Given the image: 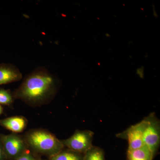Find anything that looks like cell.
<instances>
[{
	"label": "cell",
	"instance_id": "cell-1",
	"mask_svg": "<svg viewBox=\"0 0 160 160\" xmlns=\"http://www.w3.org/2000/svg\"><path fill=\"white\" fill-rule=\"evenodd\" d=\"M58 80L46 68L39 67L24 78L13 92L15 98L32 106H39L51 100L58 90Z\"/></svg>",
	"mask_w": 160,
	"mask_h": 160
},
{
	"label": "cell",
	"instance_id": "cell-2",
	"mask_svg": "<svg viewBox=\"0 0 160 160\" xmlns=\"http://www.w3.org/2000/svg\"><path fill=\"white\" fill-rule=\"evenodd\" d=\"M27 146L38 153L51 158L64 148L62 141L48 131L42 129L30 131L25 137Z\"/></svg>",
	"mask_w": 160,
	"mask_h": 160
},
{
	"label": "cell",
	"instance_id": "cell-3",
	"mask_svg": "<svg viewBox=\"0 0 160 160\" xmlns=\"http://www.w3.org/2000/svg\"><path fill=\"white\" fill-rule=\"evenodd\" d=\"M144 120L145 125L143 131V142L154 157L160 146V122L154 113H150Z\"/></svg>",
	"mask_w": 160,
	"mask_h": 160
},
{
	"label": "cell",
	"instance_id": "cell-4",
	"mask_svg": "<svg viewBox=\"0 0 160 160\" xmlns=\"http://www.w3.org/2000/svg\"><path fill=\"white\" fill-rule=\"evenodd\" d=\"M94 133L90 130H77L72 136L62 141L64 147L69 150L84 154L92 146Z\"/></svg>",
	"mask_w": 160,
	"mask_h": 160
},
{
	"label": "cell",
	"instance_id": "cell-5",
	"mask_svg": "<svg viewBox=\"0 0 160 160\" xmlns=\"http://www.w3.org/2000/svg\"><path fill=\"white\" fill-rule=\"evenodd\" d=\"M0 139L7 160H15L26 151V141L18 135L1 134Z\"/></svg>",
	"mask_w": 160,
	"mask_h": 160
},
{
	"label": "cell",
	"instance_id": "cell-6",
	"mask_svg": "<svg viewBox=\"0 0 160 160\" xmlns=\"http://www.w3.org/2000/svg\"><path fill=\"white\" fill-rule=\"evenodd\" d=\"M145 125V121L143 119L139 123L130 126L118 134V137L126 139L128 141V150L138 149L145 145L143 139Z\"/></svg>",
	"mask_w": 160,
	"mask_h": 160
},
{
	"label": "cell",
	"instance_id": "cell-7",
	"mask_svg": "<svg viewBox=\"0 0 160 160\" xmlns=\"http://www.w3.org/2000/svg\"><path fill=\"white\" fill-rule=\"evenodd\" d=\"M22 74L16 66L12 64H0V86L18 82Z\"/></svg>",
	"mask_w": 160,
	"mask_h": 160
},
{
	"label": "cell",
	"instance_id": "cell-8",
	"mask_svg": "<svg viewBox=\"0 0 160 160\" xmlns=\"http://www.w3.org/2000/svg\"><path fill=\"white\" fill-rule=\"evenodd\" d=\"M0 125L12 132L18 133L26 128L27 121L23 117H11L0 120Z\"/></svg>",
	"mask_w": 160,
	"mask_h": 160
},
{
	"label": "cell",
	"instance_id": "cell-9",
	"mask_svg": "<svg viewBox=\"0 0 160 160\" xmlns=\"http://www.w3.org/2000/svg\"><path fill=\"white\" fill-rule=\"evenodd\" d=\"M153 158L152 152L145 145L138 149L127 151L128 160H152Z\"/></svg>",
	"mask_w": 160,
	"mask_h": 160
},
{
	"label": "cell",
	"instance_id": "cell-10",
	"mask_svg": "<svg viewBox=\"0 0 160 160\" xmlns=\"http://www.w3.org/2000/svg\"><path fill=\"white\" fill-rule=\"evenodd\" d=\"M84 154L72 151L69 149L62 150L49 160H83Z\"/></svg>",
	"mask_w": 160,
	"mask_h": 160
},
{
	"label": "cell",
	"instance_id": "cell-11",
	"mask_svg": "<svg viewBox=\"0 0 160 160\" xmlns=\"http://www.w3.org/2000/svg\"><path fill=\"white\" fill-rule=\"evenodd\" d=\"M83 160H105L104 152L101 148L92 146L84 153Z\"/></svg>",
	"mask_w": 160,
	"mask_h": 160
},
{
	"label": "cell",
	"instance_id": "cell-12",
	"mask_svg": "<svg viewBox=\"0 0 160 160\" xmlns=\"http://www.w3.org/2000/svg\"><path fill=\"white\" fill-rule=\"evenodd\" d=\"M13 95L8 90L4 89H0V104L1 105L9 106L13 102Z\"/></svg>",
	"mask_w": 160,
	"mask_h": 160
},
{
	"label": "cell",
	"instance_id": "cell-13",
	"mask_svg": "<svg viewBox=\"0 0 160 160\" xmlns=\"http://www.w3.org/2000/svg\"><path fill=\"white\" fill-rule=\"evenodd\" d=\"M14 160H37L31 153L25 152L22 155Z\"/></svg>",
	"mask_w": 160,
	"mask_h": 160
},
{
	"label": "cell",
	"instance_id": "cell-14",
	"mask_svg": "<svg viewBox=\"0 0 160 160\" xmlns=\"http://www.w3.org/2000/svg\"><path fill=\"white\" fill-rule=\"evenodd\" d=\"M0 160H7L1 139H0Z\"/></svg>",
	"mask_w": 160,
	"mask_h": 160
},
{
	"label": "cell",
	"instance_id": "cell-15",
	"mask_svg": "<svg viewBox=\"0 0 160 160\" xmlns=\"http://www.w3.org/2000/svg\"><path fill=\"white\" fill-rule=\"evenodd\" d=\"M137 71L138 74L139 75L140 77H143V76H144V74H143V70L141 69H138Z\"/></svg>",
	"mask_w": 160,
	"mask_h": 160
},
{
	"label": "cell",
	"instance_id": "cell-16",
	"mask_svg": "<svg viewBox=\"0 0 160 160\" xmlns=\"http://www.w3.org/2000/svg\"><path fill=\"white\" fill-rule=\"evenodd\" d=\"M3 112V108L2 105L0 104V115L2 114Z\"/></svg>",
	"mask_w": 160,
	"mask_h": 160
}]
</instances>
